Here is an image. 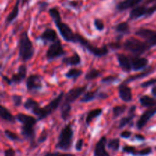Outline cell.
<instances>
[{
  "label": "cell",
  "instance_id": "7bdbcfd3",
  "mask_svg": "<svg viewBox=\"0 0 156 156\" xmlns=\"http://www.w3.org/2000/svg\"><path fill=\"white\" fill-rule=\"evenodd\" d=\"M44 156H76L73 154L70 153H61V152H47Z\"/></svg>",
  "mask_w": 156,
  "mask_h": 156
},
{
  "label": "cell",
  "instance_id": "5b68a950",
  "mask_svg": "<svg viewBox=\"0 0 156 156\" xmlns=\"http://www.w3.org/2000/svg\"><path fill=\"white\" fill-rule=\"evenodd\" d=\"M123 48L134 56H141L152 47L146 41H141L135 37H130L124 42Z\"/></svg>",
  "mask_w": 156,
  "mask_h": 156
},
{
  "label": "cell",
  "instance_id": "f546056e",
  "mask_svg": "<svg viewBox=\"0 0 156 156\" xmlns=\"http://www.w3.org/2000/svg\"><path fill=\"white\" fill-rule=\"evenodd\" d=\"M101 76V71L97 69L91 68L85 74V79H86V80H93V79H97Z\"/></svg>",
  "mask_w": 156,
  "mask_h": 156
},
{
  "label": "cell",
  "instance_id": "3957f363",
  "mask_svg": "<svg viewBox=\"0 0 156 156\" xmlns=\"http://www.w3.org/2000/svg\"><path fill=\"white\" fill-rule=\"evenodd\" d=\"M34 54V47L33 43L29 38L27 32L23 31L18 40V58L25 62L32 59Z\"/></svg>",
  "mask_w": 156,
  "mask_h": 156
},
{
  "label": "cell",
  "instance_id": "60d3db41",
  "mask_svg": "<svg viewBox=\"0 0 156 156\" xmlns=\"http://www.w3.org/2000/svg\"><path fill=\"white\" fill-rule=\"evenodd\" d=\"M47 137H48V133H47V130H45V129H44V131H42V133H41L40 136L38 137V139H37L38 144L44 143V142L47 140Z\"/></svg>",
  "mask_w": 156,
  "mask_h": 156
},
{
  "label": "cell",
  "instance_id": "11a10c76",
  "mask_svg": "<svg viewBox=\"0 0 156 156\" xmlns=\"http://www.w3.org/2000/svg\"><path fill=\"white\" fill-rule=\"evenodd\" d=\"M27 1H28V0H21V5L24 6V5L27 2Z\"/></svg>",
  "mask_w": 156,
  "mask_h": 156
},
{
  "label": "cell",
  "instance_id": "30bf717a",
  "mask_svg": "<svg viewBox=\"0 0 156 156\" xmlns=\"http://www.w3.org/2000/svg\"><path fill=\"white\" fill-rule=\"evenodd\" d=\"M87 89V85L82 87H77L70 89L67 92V94L64 96L63 101H62L61 105H71L74 103L81 95L85 94V91Z\"/></svg>",
  "mask_w": 156,
  "mask_h": 156
},
{
  "label": "cell",
  "instance_id": "c3c4849f",
  "mask_svg": "<svg viewBox=\"0 0 156 156\" xmlns=\"http://www.w3.org/2000/svg\"><path fill=\"white\" fill-rule=\"evenodd\" d=\"M131 136H132V133H131L130 131H128V130L123 131V132L120 133V136H121L122 138H124V139L130 138Z\"/></svg>",
  "mask_w": 156,
  "mask_h": 156
},
{
  "label": "cell",
  "instance_id": "d6a6232c",
  "mask_svg": "<svg viewBox=\"0 0 156 156\" xmlns=\"http://www.w3.org/2000/svg\"><path fill=\"white\" fill-rule=\"evenodd\" d=\"M107 146L108 149H111V150L118 151L120 149V140L118 138H114L110 140L107 143Z\"/></svg>",
  "mask_w": 156,
  "mask_h": 156
},
{
  "label": "cell",
  "instance_id": "d590c367",
  "mask_svg": "<svg viewBox=\"0 0 156 156\" xmlns=\"http://www.w3.org/2000/svg\"><path fill=\"white\" fill-rule=\"evenodd\" d=\"M123 152L134 156H138L139 153V150H137L136 147L132 146H124L123 147Z\"/></svg>",
  "mask_w": 156,
  "mask_h": 156
},
{
  "label": "cell",
  "instance_id": "7402d4cb",
  "mask_svg": "<svg viewBox=\"0 0 156 156\" xmlns=\"http://www.w3.org/2000/svg\"><path fill=\"white\" fill-rule=\"evenodd\" d=\"M82 62V59L77 52H75L73 55L68 57H64L62 59V64L66 66H78Z\"/></svg>",
  "mask_w": 156,
  "mask_h": 156
},
{
  "label": "cell",
  "instance_id": "52a82bcc",
  "mask_svg": "<svg viewBox=\"0 0 156 156\" xmlns=\"http://www.w3.org/2000/svg\"><path fill=\"white\" fill-rule=\"evenodd\" d=\"M77 44H80L84 49L89 52L91 54L96 57H103L108 55V46H103L101 47H98L96 46H94L90 43L88 40L82 37V35L77 34Z\"/></svg>",
  "mask_w": 156,
  "mask_h": 156
},
{
  "label": "cell",
  "instance_id": "f35d334b",
  "mask_svg": "<svg viewBox=\"0 0 156 156\" xmlns=\"http://www.w3.org/2000/svg\"><path fill=\"white\" fill-rule=\"evenodd\" d=\"M12 102H13L15 107H20L22 104V97L18 94H13L12 97Z\"/></svg>",
  "mask_w": 156,
  "mask_h": 156
},
{
  "label": "cell",
  "instance_id": "277c9868",
  "mask_svg": "<svg viewBox=\"0 0 156 156\" xmlns=\"http://www.w3.org/2000/svg\"><path fill=\"white\" fill-rule=\"evenodd\" d=\"M64 94H64L63 91L59 93L57 97L53 98L48 105H47L44 108H41L40 105H37L35 108L32 109L31 113L34 114L35 116H37L38 120H42L44 119L47 118L48 116H50L55 111H56L57 108L59 107V105L62 104L64 96H65Z\"/></svg>",
  "mask_w": 156,
  "mask_h": 156
},
{
  "label": "cell",
  "instance_id": "8992f818",
  "mask_svg": "<svg viewBox=\"0 0 156 156\" xmlns=\"http://www.w3.org/2000/svg\"><path fill=\"white\" fill-rule=\"evenodd\" d=\"M74 133L71 125L67 124L60 131L58 142L56 145V149L63 151H68L71 149Z\"/></svg>",
  "mask_w": 156,
  "mask_h": 156
},
{
  "label": "cell",
  "instance_id": "681fc988",
  "mask_svg": "<svg viewBox=\"0 0 156 156\" xmlns=\"http://www.w3.org/2000/svg\"><path fill=\"white\" fill-rule=\"evenodd\" d=\"M48 3L46 2H41L39 5V12H44V11L47 9V6H48Z\"/></svg>",
  "mask_w": 156,
  "mask_h": 156
},
{
  "label": "cell",
  "instance_id": "5bb4252c",
  "mask_svg": "<svg viewBox=\"0 0 156 156\" xmlns=\"http://www.w3.org/2000/svg\"><path fill=\"white\" fill-rule=\"evenodd\" d=\"M133 70L137 72L145 69L149 65V59L140 56H134L130 57Z\"/></svg>",
  "mask_w": 156,
  "mask_h": 156
},
{
  "label": "cell",
  "instance_id": "836d02e7",
  "mask_svg": "<svg viewBox=\"0 0 156 156\" xmlns=\"http://www.w3.org/2000/svg\"><path fill=\"white\" fill-rule=\"evenodd\" d=\"M135 117V114H129V115L126 116V117H123V118L120 120V123H119L118 128L121 129V128L124 127L125 126H126L127 124H129V123L132 122V120H133V118Z\"/></svg>",
  "mask_w": 156,
  "mask_h": 156
},
{
  "label": "cell",
  "instance_id": "9a60e30c",
  "mask_svg": "<svg viewBox=\"0 0 156 156\" xmlns=\"http://www.w3.org/2000/svg\"><path fill=\"white\" fill-rule=\"evenodd\" d=\"M107 143H108L107 137L104 136L96 143L95 148H94V156H111L106 149Z\"/></svg>",
  "mask_w": 156,
  "mask_h": 156
},
{
  "label": "cell",
  "instance_id": "816d5d0a",
  "mask_svg": "<svg viewBox=\"0 0 156 156\" xmlns=\"http://www.w3.org/2000/svg\"><path fill=\"white\" fill-rule=\"evenodd\" d=\"M135 138L136 139V140H140V141H144L145 140V136H144L141 135V134H136Z\"/></svg>",
  "mask_w": 156,
  "mask_h": 156
},
{
  "label": "cell",
  "instance_id": "603a6c76",
  "mask_svg": "<svg viewBox=\"0 0 156 156\" xmlns=\"http://www.w3.org/2000/svg\"><path fill=\"white\" fill-rule=\"evenodd\" d=\"M21 2V0H16V2H15V6L12 9V12L8 15L7 18L5 19V25L8 26L9 24H10L15 18L18 17V13H19V5L20 2Z\"/></svg>",
  "mask_w": 156,
  "mask_h": 156
},
{
  "label": "cell",
  "instance_id": "cb8c5ba5",
  "mask_svg": "<svg viewBox=\"0 0 156 156\" xmlns=\"http://www.w3.org/2000/svg\"><path fill=\"white\" fill-rule=\"evenodd\" d=\"M140 103L143 107L146 108H153L156 106V100L149 95H143L140 98Z\"/></svg>",
  "mask_w": 156,
  "mask_h": 156
},
{
  "label": "cell",
  "instance_id": "4fadbf2b",
  "mask_svg": "<svg viewBox=\"0 0 156 156\" xmlns=\"http://www.w3.org/2000/svg\"><path fill=\"white\" fill-rule=\"evenodd\" d=\"M156 114V106L153 108H150L148 110H146L141 116H140V119L138 120L136 123V126L138 129H142L146 124L149 121L152 117L155 116Z\"/></svg>",
  "mask_w": 156,
  "mask_h": 156
},
{
  "label": "cell",
  "instance_id": "484cf974",
  "mask_svg": "<svg viewBox=\"0 0 156 156\" xmlns=\"http://www.w3.org/2000/svg\"><path fill=\"white\" fill-rule=\"evenodd\" d=\"M102 112H103V110L101 108H95V109L91 110L87 114L86 118H85V123H86L87 126H89V124L94 119L97 118L99 116H101Z\"/></svg>",
  "mask_w": 156,
  "mask_h": 156
},
{
  "label": "cell",
  "instance_id": "7dc6e473",
  "mask_svg": "<svg viewBox=\"0 0 156 156\" xmlns=\"http://www.w3.org/2000/svg\"><path fill=\"white\" fill-rule=\"evenodd\" d=\"M4 156H15V151L12 148L5 149L4 152Z\"/></svg>",
  "mask_w": 156,
  "mask_h": 156
},
{
  "label": "cell",
  "instance_id": "8d00e7d4",
  "mask_svg": "<svg viewBox=\"0 0 156 156\" xmlns=\"http://www.w3.org/2000/svg\"><path fill=\"white\" fill-rule=\"evenodd\" d=\"M4 133H5V136L9 140H12V141L15 142V141H20V140H20L19 136H18L16 133H15L12 132V131L9 130V129H5V130L4 131Z\"/></svg>",
  "mask_w": 156,
  "mask_h": 156
},
{
  "label": "cell",
  "instance_id": "4dcf8cb0",
  "mask_svg": "<svg viewBox=\"0 0 156 156\" xmlns=\"http://www.w3.org/2000/svg\"><path fill=\"white\" fill-rule=\"evenodd\" d=\"M127 109V107L126 105H118L113 108V117L114 119L117 118L122 114H124L125 111Z\"/></svg>",
  "mask_w": 156,
  "mask_h": 156
},
{
  "label": "cell",
  "instance_id": "7a4b0ae2",
  "mask_svg": "<svg viewBox=\"0 0 156 156\" xmlns=\"http://www.w3.org/2000/svg\"><path fill=\"white\" fill-rule=\"evenodd\" d=\"M49 14L54 21L55 25L59 30V34L64 41L66 42L77 44V33L73 32L71 27L62 21L60 13L57 8L53 7L49 9Z\"/></svg>",
  "mask_w": 156,
  "mask_h": 156
},
{
  "label": "cell",
  "instance_id": "44dd1931",
  "mask_svg": "<svg viewBox=\"0 0 156 156\" xmlns=\"http://www.w3.org/2000/svg\"><path fill=\"white\" fill-rule=\"evenodd\" d=\"M153 71H154V69L152 68V67H149V68H147L146 70H144L143 72H141V73H138V74L134 75V76L128 77L127 79H125V80L123 81V83L126 84V85H127V84L130 83V82H134V81H136V80H139V79H143V78L146 77V76H148L149 75H150L151 73H153Z\"/></svg>",
  "mask_w": 156,
  "mask_h": 156
},
{
  "label": "cell",
  "instance_id": "f1b7e54d",
  "mask_svg": "<svg viewBox=\"0 0 156 156\" xmlns=\"http://www.w3.org/2000/svg\"><path fill=\"white\" fill-rule=\"evenodd\" d=\"M82 70L79 69H70L68 72L65 74L66 78L67 79H73V80L76 81V79H78V78H79V76H81L82 75Z\"/></svg>",
  "mask_w": 156,
  "mask_h": 156
},
{
  "label": "cell",
  "instance_id": "e575fe53",
  "mask_svg": "<svg viewBox=\"0 0 156 156\" xmlns=\"http://www.w3.org/2000/svg\"><path fill=\"white\" fill-rule=\"evenodd\" d=\"M37 105H39V103H38L37 101H36L35 100H34V99L32 98H27V100L25 101V102H24V108H25L26 110H27V111H31L32 109H33L34 108H35Z\"/></svg>",
  "mask_w": 156,
  "mask_h": 156
},
{
  "label": "cell",
  "instance_id": "9c48e42d",
  "mask_svg": "<svg viewBox=\"0 0 156 156\" xmlns=\"http://www.w3.org/2000/svg\"><path fill=\"white\" fill-rule=\"evenodd\" d=\"M66 54V51L64 50L62 44L59 39L53 42L47 49L46 57L49 61H52L55 59L61 57Z\"/></svg>",
  "mask_w": 156,
  "mask_h": 156
},
{
  "label": "cell",
  "instance_id": "74e56055",
  "mask_svg": "<svg viewBox=\"0 0 156 156\" xmlns=\"http://www.w3.org/2000/svg\"><path fill=\"white\" fill-rule=\"evenodd\" d=\"M94 25L95 27V28L97 29V30L98 31H103L104 29H105V24H104V21L101 19H99V18H96L94 21Z\"/></svg>",
  "mask_w": 156,
  "mask_h": 156
},
{
  "label": "cell",
  "instance_id": "db71d44e",
  "mask_svg": "<svg viewBox=\"0 0 156 156\" xmlns=\"http://www.w3.org/2000/svg\"><path fill=\"white\" fill-rule=\"evenodd\" d=\"M156 0H146L145 2V5H149L151 3H155Z\"/></svg>",
  "mask_w": 156,
  "mask_h": 156
},
{
  "label": "cell",
  "instance_id": "7c38bea8",
  "mask_svg": "<svg viewBox=\"0 0 156 156\" xmlns=\"http://www.w3.org/2000/svg\"><path fill=\"white\" fill-rule=\"evenodd\" d=\"M26 86L29 91H38L43 88L42 79L38 75H30L26 80Z\"/></svg>",
  "mask_w": 156,
  "mask_h": 156
},
{
  "label": "cell",
  "instance_id": "ac0fdd59",
  "mask_svg": "<svg viewBox=\"0 0 156 156\" xmlns=\"http://www.w3.org/2000/svg\"><path fill=\"white\" fill-rule=\"evenodd\" d=\"M118 93L120 99L125 102H130L133 99L132 90L126 84L122 83L118 88Z\"/></svg>",
  "mask_w": 156,
  "mask_h": 156
},
{
  "label": "cell",
  "instance_id": "ee69618b",
  "mask_svg": "<svg viewBox=\"0 0 156 156\" xmlns=\"http://www.w3.org/2000/svg\"><path fill=\"white\" fill-rule=\"evenodd\" d=\"M152 150L150 147L146 148V149H143L142 150H139L138 156H146L149 155V154L152 153Z\"/></svg>",
  "mask_w": 156,
  "mask_h": 156
},
{
  "label": "cell",
  "instance_id": "8fae6325",
  "mask_svg": "<svg viewBox=\"0 0 156 156\" xmlns=\"http://www.w3.org/2000/svg\"><path fill=\"white\" fill-rule=\"evenodd\" d=\"M135 34L143 38L151 47L156 46V30L148 28H140L135 32Z\"/></svg>",
  "mask_w": 156,
  "mask_h": 156
},
{
  "label": "cell",
  "instance_id": "83f0119b",
  "mask_svg": "<svg viewBox=\"0 0 156 156\" xmlns=\"http://www.w3.org/2000/svg\"><path fill=\"white\" fill-rule=\"evenodd\" d=\"M115 30L118 33L125 34H129L130 31V27H129V23L126 21H123V22L119 23L118 24L114 27Z\"/></svg>",
  "mask_w": 156,
  "mask_h": 156
},
{
  "label": "cell",
  "instance_id": "e0dca14e",
  "mask_svg": "<svg viewBox=\"0 0 156 156\" xmlns=\"http://www.w3.org/2000/svg\"><path fill=\"white\" fill-rule=\"evenodd\" d=\"M27 68L25 64H22L20 66L18 69V73L16 74L12 75V78H11L12 85V84H19L23 80H24L27 76Z\"/></svg>",
  "mask_w": 156,
  "mask_h": 156
},
{
  "label": "cell",
  "instance_id": "f907efd6",
  "mask_svg": "<svg viewBox=\"0 0 156 156\" xmlns=\"http://www.w3.org/2000/svg\"><path fill=\"white\" fill-rule=\"evenodd\" d=\"M2 77L3 80H4L5 82L6 83L8 84V85H12V82H11V78L7 77V76H3V75L2 76Z\"/></svg>",
  "mask_w": 156,
  "mask_h": 156
},
{
  "label": "cell",
  "instance_id": "4316f807",
  "mask_svg": "<svg viewBox=\"0 0 156 156\" xmlns=\"http://www.w3.org/2000/svg\"><path fill=\"white\" fill-rule=\"evenodd\" d=\"M99 91L98 90L93 91H87L84 94L83 97L80 99L81 103H88V102L98 98Z\"/></svg>",
  "mask_w": 156,
  "mask_h": 156
},
{
  "label": "cell",
  "instance_id": "f6af8a7d",
  "mask_svg": "<svg viewBox=\"0 0 156 156\" xmlns=\"http://www.w3.org/2000/svg\"><path fill=\"white\" fill-rule=\"evenodd\" d=\"M108 47L111 49H112V50H119V49L121 48L122 45L117 41V42L110 43V44H108Z\"/></svg>",
  "mask_w": 156,
  "mask_h": 156
},
{
  "label": "cell",
  "instance_id": "f5cc1de1",
  "mask_svg": "<svg viewBox=\"0 0 156 156\" xmlns=\"http://www.w3.org/2000/svg\"><path fill=\"white\" fill-rule=\"evenodd\" d=\"M151 92H152V94L154 96V97H156V85L152 88V91H151Z\"/></svg>",
  "mask_w": 156,
  "mask_h": 156
},
{
  "label": "cell",
  "instance_id": "6da1fadb",
  "mask_svg": "<svg viewBox=\"0 0 156 156\" xmlns=\"http://www.w3.org/2000/svg\"><path fill=\"white\" fill-rule=\"evenodd\" d=\"M16 120L19 121L22 124L21 126V135L24 136L26 140L30 143L31 148H35L37 146V143L35 141V129L34 126L37 124L38 119L34 117L27 114L19 113L15 116Z\"/></svg>",
  "mask_w": 156,
  "mask_h": 156
},
{
  "label": "cell",
  "instance_id": "2e32d148",
  "mask_svg": "<svg viewBox=\"0 0 156 156\" xmlns=\"http://www.w3.org/2000/svg\"><path fill=\"white\" fill-rule=\"evenodd\" d=\"M117 59L118 61L119 66L125 73H129L131 70H133L130 57L127 56L126 55L123 54V53H117Z\"/></svg>",
  "mask_w": 156,
  "mask_h": 156
},
{
  "label": "cell",
  "instance_id": "ffe728a7",
  "mask_svg": "<svg viewBox=\"0 0 156 156\" xmlns=\"http://www.w3.org/2000/svg\"><path fill=\"white\" fill-rule=\"evenodd\" d=\"M143 1V0H123L117 3L116 9L118 12H123L129 9L135 8Z\"/></svg>",
  "mask_w": 156,
  "mask_h": 156
},
{
  "label": "cell",
  "instance_id": "bcb514c9",
  "mask_svg": "<svg viewBox=\"0 0 156 156\" xmlns=\"http://www.w3.org/2000/svg\"><path fill=\"white\" fill-rule=\"evenodd\" d=\"M84 146V140L82 139H80V140H78L76 143V149L77 151H81L83 148Z\"/></svg>",
  "mask_w": 156,
  "mask_h": 156
},
{
  "label": "cell",
  "instance_id": "ab89813d",
  "mask_svg": "<svg viewBox=\"0 0 156 156\" xmlns=\"http://www.w3.org/2000/svg\"><path fill=\"white\" fill-rule=\"evenodd\" d=\"M117 79H118V78L116 77V76H107V77L103 78V79H101V83L111 84V83H113V82H116Z\"/></svg>",
  "mask_w": 156,
  "mask_h": 156
},
{
  "label": "cell",
  "instance_id": "b9f144b4",
  "mask_svg": "<svg viewBox=\"0 0 156 156\" xmlns=\"http://www.w3.org/2000/svg\"><path fill=\"white\" fill-rule=\"evenodd\" d=\"M156 84V78H154V79H149V81H146V82H143L141 84L142 88H148L149 86H152V85H154Z\"/></svg>",
  "mask_w": 156,
  "mask_h": 156
},
{
  "label": "cell",
  "instance_id": "1f68e13d",
  "mask_svg": "<svg viewBox=\"0 0 156 156\" xmlns=\"http://www.w3.org/2000/svg\"><path fill=\"white\" fill-rule=\"evenodd\" d=\"M72 111L71 105H61V117L63 120H66L69 117L70 113Z\"/></svg>",
  "mask_w": 156,
  "mask_h": 156
},
{
  "label": "cell",
  "instance_id": "d6986e66",
  "mask_svg": "<svg viewBox=\"0 0 156 156\" xmlns=\"http://www.w3.org/2000/svg\"><path fill=\"white\" fill-rule=\"evenodd\" d=\"M37 39L41 40L44 43H53L58 39L57 33L52 28H47Z\"/></svg>",
  "mask_w": 156,
  "mask_h": 156
},
{
  "label": "cell",
  "instance_id": "d4e9b609",
  "mask_svg": "<svg viewBox=\"0 0 156 156\" xmlns=\"http://www.w3.org/2000/svg\"><path fill=\"white\" fill-rule=\"evenodd\" d=\"M0 116H1L2 120L9 122V123H15L16 120L15 117H14L12 113L3 105L1 106V109H0Z\"/></svg>",
  "mask_w": 156,
  "mask_h": 156
},
{
  "label": "cell",
  "instance_id": "ba28073f",
  "mask_svg": "<svg viewBox=\"0 0 156 156\" xmlns=\"http://www.w3.org/2000/svg\"><path fill=\"white\" fill-rule=\"evenodd\" d=\"M156 12V2L150 7L146 5L136 6L129 12V19L136 20L142 17H150Z\"/></svg>",
  "mask_w": 156,
  "mask_h": 156
}]
</instances>
